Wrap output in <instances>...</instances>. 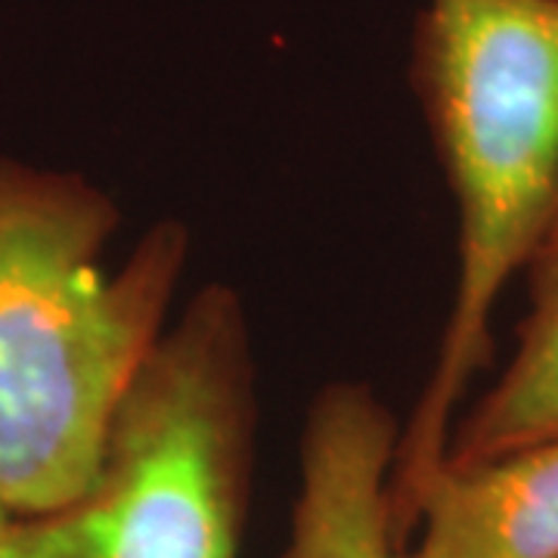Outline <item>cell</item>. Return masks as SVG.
I'll return each mask as SVG.
<instances>
[{"mask_svg":"<svg viewBox=\"0 0 558 558\" xmlns=\"http://www.w3.org/2000/svg\"><path fill=\"white\" fill-rule=\"evenodd\" d=\"M398 425L366 385L323 388L301 438V487L282 558H422L403 549L391 472Z\"/></svg>","mask_w":558,"mask_h":558,"instance_id":"obj_4","label":"cell"},{"mask_svg":"<svg viewBox=\"0 0 558 558\" xmlns=\"http://www.w3.org/2000/svg\"><path fill=\"white\" fill-rule=\"evenodd\" d=\"M252 428L240 295L208 286L140 366L87 490L10 519L3 558H236Z\"/></svg>","mask_w":558,"mask_h":558,"instance_id":"obj_3","label":"cell"},{"mask_svg":"<svg viewBox=\"0 0 558 558\" xmlns=\"http://www.w3.org/2000/svg\"><path fill=\"white\" fill-rule=\"evenodd\" d=\"M521 274L527 314L519 348L487 395L453 425L450 465H478L558 435V199Z\"/></svg>","mask_w":558,"mask_h":558,"instance_id":"obj_6","label":"cell"},{"mask_svg":"<svg viewBox=\"0 0 558 558\" xmlns=\"http://www.w3.org/2000/svg\"><path fill=\"white\" fill-rule=\"evenodd\" d=\"M413 75L457 205V292L432 379L398 438L391 499L447 457L490 357L502 289L558 199V0H425Z\"/></svg>","mask_w":558,"mask_h":558,"instance_id":"obj_2","label":"cell"},{"mask_svg":"<svg viewBox=\"0 0 558 558\" xmlns=\"http://www.w3.org/2000/svg\"><path fill=\"white\" fill-rule=\"evenodd\" d=\"M7 524H10V515L3 512V506H0V558H3V539H7Z\"/></svg>","mask_w":558,"mask_h":558,"instance_id":"obj_7","label":"cell"},{"mask_svg":"<svg viewBox=\"0 0 558 558\" xmlns=\"http://www.w3.org/2000/svg\"><path fill=\"white\" fill-rule=\"evenodd\" d=\"M109 196L62 174L0 168V506L53 512L87 490L112 418L153 354L190 236L156 223L116 274Z\"/></svg>","mask_w":558,"mask_h":558,"instance_id":"obj_1","label":"cell"},{"mask_svg":"<svg viewBox=\"0 0 558 558\" xmlns=\"http://www.w3.org/2000/svg\"><path fill=\"white\" fill-rule=\"evenodd\" d=\"M422 558H558V435L478 465L438 462L395 506Z\"/></svg>","mask_w":558,"mask_h":558,"instance_id":"obj_5","label":"cell"}]
</instances>
